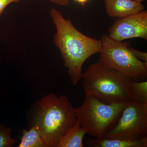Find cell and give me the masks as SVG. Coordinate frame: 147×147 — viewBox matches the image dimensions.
I'll use <instances>...</instances> for the list:
<instances>
[{"instance_id": "obj_1", "label": "cell", "mask_w": 147, "mask_h": 147, "mask_svg": "<svg viewBox=\"0 0 147 147\" xmlns=\"http://www.w3.org/2000/svg\"><path fill=\"white\" fill-rule=\"evenodd\" d=\"M50 15L56 27L55 45L60 51L71 84L76 86L82 79L84 63L92 55L100 53L102 42L79 32L56 9H51Z\"/></svg>"}, {"instance_id": "obj_2", "label": "cell", "mask_w": 147, "mask_h": 147, "mask_svg": "<svg viewBox=\"0 0 147 147\" xmlns=\"http://www.w3.org/2000/svg\"><path fill=\"white\" fill-rule=\"evenodd\" d=\"M34 125L46 147H57L60 140L77 122L76 108L65 96L50 94L38 100Z\"/></svg>"}, {"instance_id": "obj_3", "label": "cell", "mask_w": 147, "mask_h": 147, "mask_svg": "<svg viewBox=\"0 0 147 147\" xmlns=\"http://www.w3.org/2000/svg\"><path fill=\"white\" fill-rule=\"evenodd\" d=\"M82 79L86 95L107 103L130 100V84L133 80L99 62L89 66L82 74Z\"/></svg>"}, {"instance_id": "obj_4", "label": "cell", "mask_w": 147, "mask_h": 147, "mask_svg": "<svg viewBox=\"0 0 147 147\" xmlns=\"http://www.w3.org/2000/svg\"><path fill=\"white\" fill-rule=\"evenodd\" d=\"M129 100L107 103L86 95L82 105L76 108L77 121L86 133L96 139L104 138L116 124Z\"/></svg>"}, {"instance_id": "obj_5", "label": "cell", "mask_w": 147, "mask_h": 147, "mask_svg": "<svg viewBox=\"0 0 147 147\" xmlns=\"http://www.w3.org/2000/svg\"><path fill=\"white\" fill-rule=\"evenodd\" d=\"M102 47L98 62L123 74L133 81L146 78L147 63L137 59L129 44L112 39L108 35L101 38Z\"/></svg>"}, {"instance_id": "obj_6", "label": "cell", "mask_w": 147, "mask_h": 147, "mask_svg": "<svg viewBox=\"0 0 147 147\" xmlns=\"http://www.w3.org/2000/svg\"><path fill=\"white\" fill-rule=\"evenodd\" d=\"M105 137H147V104L129 100L116 124Z\"/></svg>"}, {"instance_id": "obj_7", "label": "cell", "mask_w": 147, "mask_h": 147, "mask_svg": "<svg viewBox=\"0 0 147 147\" xmlns=\"http://www.w3.org/2000/svg\"><path fill=\"white\" fill-rule=\"evenodd\" d=\"M108 36L117 41L129 38L147 40V11L143 10L123 18H117L109 28Z\"/></svg>"}, {"instance_id": "obj_8", "label": "cell", "mask_w": 147, "mask_h": 147, "mask_svg": "<svg viewBox=\"0 0 147 147\" xmlns=\"http://www.w3.org/2000/svg\"><path fill=\"white\" fill-rule=\"evenodd\" d=\"M105 11L108 16L120 18L144 10L142 3L134 0H104Z\"/></svg>"}, {"instance_id": "obj_9", "label": "cell", "mask_w": 147, "mask_h": 147, "mask_svg": "<svg viewBox=\"0 0 147 147\" xmlns=\"http://www.w3.org/2000/svg\"><path fill=\"white\" fill-rule=\"evenodd\" d=\"M86 144L89 147H147V137L140 138L105 137L101 139L88 138Z\"/></svg>"}, {"instance_id": "obj_10", "label": "cell", "mask_w": 147, "mask_h": 147, "mask_svg": "<svg viewBox=\"0 0 147 147\" xmlns=\"http://www.w3.org/2000/svg\"><path fill=\"white\" fill-rule=\"evenodd\" d=\"M86 134L77 121L76 124L61 138L57 147H84L83 139Z\"/></svg>"}, {"instance_id": "obj_11", "label": "cell", "mask_w": 147, "mask_h": 147, "mask_svg": "<svg viewBox=\"0 0 147 147\" xmlns=\"http://www.w3.org/2000/svg\"><path fill=\"white\" fill-rule=\"evenodd\" d=\"M18 147H46L37 127L35 125L28 130L23 129Z\"/></svg>"}, {"instance_id": "obj_12", "label": "cell", "mask_w": 147, "mask_h": 147, "mask_svg": "<svg viewBox=\"0 0 147 147\" xmlns=\"http://www.w3.org/2000/svg\"><path fill=\"white\" fill-rule=\"evenodd\" d=\"M130 100L137 103L147 104V81H131Z\"/></svg>"}, {"instance_id": "obj_13", "label": "cell", "mask_w": 147, "mask_h": 147, "mask_svg": "<svg viewBox=\"0 0 147 147\" xmlns=\"http://www.w3.org/2000/svg\"><path fill=\"white\" fill-rule=\"evenodd\" d=\"M16 141L11 137V129L0 126V147H10Z\"/></svg>"}, {"instance_id": "obj_14", "label": "cell", "mask_w": 147, "mask_h": 147, "mask_svg": "<svg viewBox=\"0 0 147 147\" xmlns=\"http://www.w3.org/2000/svg\"><path fill=\"white\" fill-rule=\"evenodd\" d=\"M131 52L133 53V55L138 59L141 61H143L147 63V53L145 52H141L139 50H135L134 48L131 47Z\"/></svg>"}, {"instance_id": "obj_15", "label": "cell", "mask_w": 147, "mask_h": 147, "mask_svg": "<svg viewBox=\"0 0 147 147\" xmlns=\"http://www.w3.org/2000/svg\"><path fill=\"white\" fill-rule=\"evenodd\" d=\"M17 2L16 0H0V17L7 6L11 3Z\"/></svg>"}, {"instance_id": "obj_16", "label": "cell", "mask_w": 147, "mask_h": 147, "mask_svg": "<svg viewBox=\"0 0 147 147\" xmlns=\"http://www.w3.org/2000/svg\"><path fill=\"white\" fill-rule=\"evenodd\" d=\"M54 3L61 5H67L69 3V0H50Z\"/></svg>"}, {"instance_id": "obj_17", "label": "cell", "mask_w": 147, "mask_h": 147, "mask_svg": "<svg viewBox=\"0 0 147 147\" xmlns=\"http://www.w3.org/2000/svg\"><path fill=\"white\" fill-rule=\"evenodd\" d=\"M77 2L82 4V5H84L85 3H86L88 0H75Z\"/></svg>"}, {"instance_id": "obj_18", "label": "cell", "mask_w": 147, "mask_h": 147, "mask_svg": "<svg viewBox=\"0 0 147 147\" xmlns=\"http://www.w3.org/2000/svg\"><path fill=\"white\" fill-rule=\"evenodd\" d=\"M134 1L142 3V2L144 1L145 0H134Z\"/></svg>"}, {"instance_id": "obj_19", "label": "cell", "mask_w": 147, "mask_h": 147, "mask_svg": "<svg viewBox=\"0 0 147 147\" xmlns=\"http://www.w3.org/2000/svg\"><path fill=\"white\" fill-rule=\"evenodd\" d=\"M16 1H19V0H16Z\"/></svg>"}]
</instances>
